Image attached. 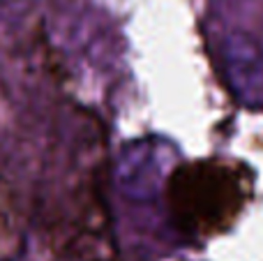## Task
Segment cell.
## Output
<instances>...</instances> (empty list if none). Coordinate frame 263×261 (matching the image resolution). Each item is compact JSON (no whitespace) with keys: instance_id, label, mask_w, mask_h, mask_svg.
Here are the masks:
<instances>
[{"instance_id":"6da1fadb","label":"cell","mask_w":263,"mask_h":261,"mask_svg":"<svg viewBox=\"0 0 263 261\" xmlns=\"http://www.w3.org/2000/svg\"><path fill=\"white\" fill-rule=\"evenodd\" d=\"M252 194L250 171L240 162L208 157L173 169L166 185L171 222L190 238L227 231Z\"/></svg>"}]
</instances>
